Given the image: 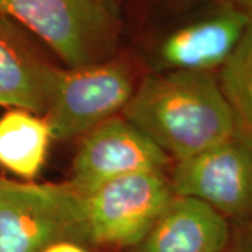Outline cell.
Listing matches in <instances>:
<instances>
[{
  "mask_svg": "<svg viewBox=\"0 0 252 252\" xmlns=\"http://www.w3.org/2000/svg\"><path fill=\"white\" fill-rule=\"evenodd\" d=\"M228 219L198 199L172 196L133 252H225Z\"/></svg>",
  "mask_w": 252,
  "mask_h": 252,
  "instance_id": "cell-10",
  "label": "cell"
},
{
  "mask_svg": "<svg viewBox=\"0 0 252 252\" xmlns=\"http://www.w3.org/2000/svg\"><path fill=\"white\" fill-rule=\"evenodd\" d=\"M61 67L46 61L11 20L0 16V105L44 117Z\"/></svg>",
  "mask_w": 252,
  "mask_h": 252,
  "instance_id": "cell-9",
  "label": "cell"
},
{
  "mask_svg": "<svg viewBox=\"0 0 252 252\" xmlns=\"http://www.w3.org/2000/svg\"><path fill=\"white\" fill-rule=\"evenodd\" d=\"M172 195L198 199L225 219H252V142L238 132L231 139L187 160L168 177Z\"/></svg>",
  "mask_w": 252,
  "mask_h": 252,
  "instance_id": "cell-6",
  "label": "cell"
},
{
  "mask_svg": "<svg viewBox=\"0 0 252 252\" xmlns=\"http://www.w3.org/2000/svg\"><path fill=\"white\" fill-rule=\"evenodd\" d=\"M44 252H89L86 247L74 243H58L51 245Z\"/></svg>",
  "mask_w": 252,
  "mask_h": 252,
  "instance_id": "cell-14",
  "label": "cell"
},
{
  "mask_svg": "<svg viewBox=\"0 0 252 252\" xmlns=\"http://www.w3.org/2000/svg\"><path fill=\"white\" fill-rule=\"evenodd\" d=\"M58 243L90 247L84 196L69 182L0 178V252H44Z\"/></svg>",
  "mask_w": 252,
  "mask_h": 252,
  "instance_id": "cell-2",
  "label": "cell"
},
{
  "mask_svg": "<svg viewBox=\"0 0 252 252\" xmlns=\"http://www.w3.org/2000/svg\"><path fill=\"white\" fill-rule=\"evenodd\" d=\"M170 160L142 130L117 115L83 136L67 182L86 196L121 177L162 172Z\"/></svg>",
  "mask_w": 252,
  "mask_h": 252,
  "instance_id": "cell-7",
  "label": "cell"
},
{
  "mask_svg": "<svg viewBox=\"0 0 252 252\" xmlns=\"http://www.w3.org/2000/svg\"><path fill=\"white\" fill-rule=\"evenodd\" d=\"M51 139L45 118L24 109H9L0 118V165L32 181L45 164Z\"/></svg>",
  "mask_w": 252,
  "mask_h": 252,
  "instance_id": "cell-11",
  "label": "cell"
},
{
  "mask_svg": "<svg viewBox=\"0 0 252 252\" xmlns=\"http://www.w3.org/2000/svg\"><path fill=\"white\" fill-rule=\"evenodd\" d=\"M234 6L243 11L252 24V0H234Z\"/></svg>",
  "mask_w": 252,
  "mask_h": 252,
  "instance_id": "cell-15",
  "label": "cell"
},
{
  "mask_svg": "<svg viewBox=\"0 0 252 252\" xmlns=\"http://www.w3.org/2000/svg\"><path fill=\"white\" fill-rule=\"evenodd\" d=\"M121 114L175 161L237 133L234 114L213 72L150 74L137 84Z\"/></svg>",
  "mask_w": 252,
  "mask_h": 252,
  "instance_id": "cell-1",
  "label": "cell"
},
{
  "mask_svg": "<svg viewBox=\"0 0 252 252\" xmlns=\"http://www.w3.org/2000/svg\"><path fill=\"white\" fill-rule=\"evenodd\" d=\"M136 87L130 64L117 58L83 67L59 69L44 115L52 137H83L121 114Z\"/></svg>",
  "mask_w": 252,
  "mask_h": 252,
  "instance_id": "cell-4",
  "label": "cell"
},
{
  "mask_svg": "<svg viewBox=\"0 0 252 252\" xmlns=\"http://www.w3.org/2000/svg\"><path fill=\"white\" fill-rule=\"evenodd\" d=\"M164 172H137L86 195L90 247L135 248L171 200Z\"/></svg>",
  "mask_w": 252,
  "mask_h": 252,
  "instance_id": "cell-5",
  "label": "cell"
},
{
  "mask_svg": "<svg viewBox=\"0 0 252 252\" xmlns=\"http://www.w3.org/2000/svg\"><path fill=\"white\" fill-rule=\"evenodd\" d=\"M0 16L38 36L67 69L115 58L114 0H0Z\"/></svg>",
  "mask_w": 252,
  "mask_h": 252,
  "instance_id": "cell-3",
  "label": "cell"
},
{
  "mask_svg": "<svg viewBox=\"0 0 252 252\" xmlns=\"http://www.w3.org/2000/svg\"><path fill=\"white\" fill-rule=\"evenodd\" d=\"M217 79L234 114L237 132L252 142V24L220 67Z\"/></svg>",
  "mask_w": 252,
  "mask_h": 252,
  "instance_id": "cell-12",
  "label": "cell"
},
{
  "mask_svg": "<svg viewBox=\"0 0 252 252\" xmlns=\"http://www.w3.org/2000/svg\"><path fill=\"white\" fill-rule=\"evenodd\" d=\"M250 20L234 4L171 32L160 45L158 59L170 70L213 72L234 52Z\"/></svg>",
  "mask_w": 252,
  "mask_h": 252,
  "instance_id": "cell-8",
  "label": "cell"
},
{
  "mask_svg": "<svg viewBox=\"0 0 252 252\" xmlns=\"http://www.w3.org/2000/svg\"><path fill=\"white\" fill-rule=\"evenodd\" d=\"M233 252H252V224L241 221L235 228Z\"/></svg>",
  "mask_w": 252,
  "mask_h": 252,
  "instance_id": "cell-13",
  "label": "cell"
}]
</instances>
